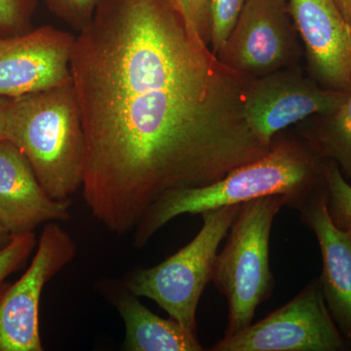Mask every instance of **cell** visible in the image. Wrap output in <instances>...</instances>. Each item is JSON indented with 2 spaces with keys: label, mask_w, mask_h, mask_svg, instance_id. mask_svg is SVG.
<instances>
[{
  "label": "cell",
  "mask_w": 351,
  "mask_h": 351,
  "mask_svg": "<svg viewBox=\"0 0 351 351\" xmlns=\"http://www.w3.org/2000/svg\"><path fill=\"white\" fill-rule=\"evenodd\" d=\"M82 193L108 232H134L180 189L213 184L271 149L247 123L251 78L217 59L172 0H103L75 36Z\"/></svg>",
  "instance_id": "1"
},
{
  "label": "cell",
  "mask_w": 351,
  "mask_h": 351,
  "mask_svg": "<svg viewBox=\"0 0 351 351\" xmlns=\"http://www.w3.org/2000/svg\"><path fill=\"white\" fill-rule=\"evenodd\" d=\"M321 158L302 141L276 137L265 156L207 186L172 191L157 200L134 230V246L143 247L164 226L182 215H201L248 201L284 196L299 208L323 186Z\"/></svg>",
  "instance_id": "2"
},
{
  "label": "cell",
  "mask_w": 351,
  "mask_h": 351,
  "mask_svg": "<svg viewBox=\"0 0 351 351\" xmlns=\"http://www.w3.org/2000/svg\"><path fill=\"white\" fill-rule=\"evenodd\" d=\"M6 140L53 199L69 200L82 189L84 134L73 83L11 98Z\"/></svg>",
  "instance_id": "3"
},
{
  "label": "cell",
  "mask_w": 351,
  "mask_h": 351,
  "mask_svg": "<svg viewBox=\"0 0 351 351\" xmlns=\"http://www.w3.org/2000/svg\"><path fill=\"white\" fill-rule=\"evenodd\" d=\"M287 198L274 195L241 204L226 246L215 258L211 281L228 304L225 337L253 324L256 311L274 292L269 239L274 218Z\"/></svg>",
  "instance_id": "4"
},
{
  "label": "cell",
  "mask_w": 351,
  "mask_h": 351,
  "mask_svg": "<svg viewBox=\"0 0 351 351\" xmlns=\"http://www.w3.org/2000/svg\"><path fill=\"white\" fill-rule=\"evenodd\" d=\"M241 205L201 214L203 226L184 248L151 269L138 270L127 284L129 292L156 302L170 317L196 334V311L211 281L219 245L225 239Z\"/></svg>",
  "instance_id": "5"
},
{
  "label": "cell",
  "mask_w": 351,
  "mask_h": 351,
  "mask_svg": "<svg viewBox=\"0 0 351 351\" xmlns=\"http://www.w3.org/2000/svg\"><path fill=\"white\" fill-rule=\"evenodd\" d=\"M351 348L328 309L319 279L267 317L223 337L212 351H345Z\"/></svg>",
  "instance_id": "6"
},
{
  "label": "cell",
  "mask_w": 351,
  "mask_h": 351,
  "mask_svg": "<svg viewBox=\"0 0 351 351\" xmlns=\"http://www.w3.org/2000/svg\"><path fill=\"white\" fill-rule=\"evenodd\" d=\"M302 54L287 0H248L216 57L253 80L295 66Z\"/></svg>",
  "instance_id": "7"
},
{
  "label": "cell",
  "mask_w": 351,
  "mask_h": 351,
  "mask_svg": "<svg viewBox=\"0 0 351 351\" xmlns=\"http://www.w3.org/2000/svg\"><path fill=\"white\" fill-rule=\"evenodd\" d=\"M75 242L56 221L44 228L31 265L0 288V351H43L39 304L48 281L75 257Z\"/></svg>",
  "instance_id": "8"
},
{
  "label": "cell",
  "mask_w": 351,
  "mask_h": 351,
  "mask_svg": "<svg viewBox=\"0 0 351 351\" xmlns=\"http://www.w3.org/2000/svg\"><path fill=\"white\" fill-rule=\"evenodd\" d=\"M350 94L321 86L295 64L250 80L245 119L263 144L272 145L279 132L307 117L334 112Z\"/></svg>",
  "instance_id": "9"
},
{
  "label": "cell",
  "mask_w": 351,
  "mask_h": 351,
  "mask_svg": "<svg viewBox=\"0 0 351 351\" xmlns=\"http://www.w3.org/2000/svg\"><path fill=\"white\" fill-rule=\"evenodd\" d=\"M75 36L52 25L0 36V97L17 98L71 84Z\"/></svg>",
  "instance_id": "10"
},
{
  "label": "cell",
  "mask_w": 351,
  "mask_h": 351,
  "mask_svg": "<svg viewBox=\"0 0 351 351\" xmlns=\"http://www.w3.org/2000/svg\"><path fill=\"white\" fill-rule=\"evenodd\" d=\"M304 46L307 73L321 86L351 93V25L335 0H288Z\"/></svg>",
  "instance_id": "11"
},
{
  "label": "cell",
  "mask_w": 351,
  "mask_h": 351,
  "mask_svg": "<svg viewBox=\"0 0 351 351\" xmlns=\"http://www.w3.org/2000/svg\"><path fill=\"white\" fill-rule=\"evenodd\" d=\"M71 200H55L41 186L17 145L0 141V223L10 235L34 232L38 226L69 219Z\"/></svg>",
  "instance_id": "12"
},
{
  "label": "cell",
  "mask_w": 351,
  "mask_h": 351,
  "mask_svg": "<svg viewBox=\"0 0 351 351\" xmlns=\"http://www.w3.org/2000/svg\"><path fill=\"white\" fill-rule=\"evenodd\" d=\"M299 211L319 244L322 271L318 279L328 309L351 346V234L332 223L323 186Z\"/></svg>",
  "instance_id": "13"
},
{
  "label": "cell",
  "mask_w": 351,
  "mask_h": 351,
  "mask_svg": "<svg viewBox=\"0 0 351 351\" xmlns=\"http://www.w3.org/2000/svg\"><path fill=\"white\" fill-rule=\"evenodd\" d=\"M117 311L125 325L123 350L128 351H202L197 336L178 321L161 318L133 294L117 299Z\"/></svg>",
  "instance_id": "14"
},
{
  "label": "cell",
  "mask_w": 351,
  "mask_h": 351,
  "mask_svg": "<svg viewBox=\"0 0 351 351\" xmlns=\"http://www.w3.org/2000/svg\"><path fill=\"white\" fill-rule=\"evenodd\" d=\"M313 117L302 133L304 142L321 158L336 163L351 184V93L334 112Z\"/></svg>",
  "instance_id": "15"
},
{
  "label": "cell",
  "mask_w": 351,
  "mask_h": 351,
  "mask_svg": "<svg viewBox=\"0 0 351 351\" xmlns=\"http://www.w3.org/2000/svg\"><path fill=\"white\" fill-rule=\"evenodd\" d=\"M323 189L332 223L351 234V184L332 161L326 160L323 166Z\"/></svg>",
  "instance_id": "16"
},
{
  "label": "cell",
  "mask_w": 351,
  "mask_h": 351,
  "mask_svg": "<svg viewBox=\"0 0 351 351\" xmlns=\"http://www.w3.org/2000/svg\"><path fill=\"white\" fill-rule=\"evenodd\" d=\"M248 0H209L211 36L209 47L215 55L230 36Z\"/></svg>",
  "instance_id": "17"
},
{
  "label": "cell",
  "mask_w": 351,
  "mask_h": 351,
  "mask_svg": "<svg viewBox=\"0 0 351 351\" xmlns=\"http://www.w3.org/2000/svg\"><path fill=\"white\" fill-rule=\"evenodd\" d=\"M38 0H0V36L32 31Z\"/></svg>",
  "instance_id": "18"
},
{
  "label": "cell",
  "mask_w": 351,
  "mask_h": 351,
  "mask_svg": "<svg viewBox=\"0 0 351 351\" xmlns=\"http://www.w3.org/2000/svg\"><path fill=\"white\" fill-rule=\"evenodd\" d=\"M48 9L75 31L84 29L103 0H43Z\"/></svg>",
  "instance_id": "19"
},
{
  "label": "cell",
  "mask_w": 351,
  "mask_h": 351,
  "mask_svg": "<svg viewBox=\"0 0 351 351\" xmlns=\"http://www.w3.org/2000/svg\"><path fill=\"white\" fill-rule=\"evenodd\" d=\"M36 244L34 232L11 235L8 243L0 248V285L7 276L17 271L24 265Z\"/></svg>",
  "instance_id": "20"
},
{
  "label": "cell",
  "mask_w": 351,
  "mask_h": 351,
  "mask_svg": "<svg viewBox=\"0 0 351 351\" xmlns=\"http://www.w3.org/2000/svg\"><path fill=\"white\" fill-rule=\"evenodd\" d=\"M179 12L208 46L211 36L209 0H172Z\"/></svg>",
  "instance_id": "21"
},
{
  "label": "cell",
  "mask_w": 351,
  "mask_h": 351,
  "mask_svg": "<svg viewBox=\"0 0 351 351\" xmlns=\"http://www.w3.org/2000/svg\"><path fill=\"white\" fill-rule=\"evenodd\" d=\"M11 98L0 97V141L6 140V119Z\"/></svg>",
  "instance_id": "22"
},
{
  "label": "cell",
  "mask_w": 351,
  "mask_h": 351,
  "mask_svg": "<svg viewBox=\"0 0 351 351\" xmlns=\"http://www.w3.org/2000/svg\"><path fill=\"white\" fill-rule=\"evenodd\" d=\"M345 19L351 25V0H335Z\"/></svg>",
  "instance_id": "23"
},
{
  "label": "cell",
  "mask_w": 351,
  "mask_h": 351,
  "mask_svg": "<svg viewBox=\"0 0 351 351\" xmlns=\"http://www.w3.org/2000/svg\"><path fill=\"white\" fill-rule=\"evenodd\" d=\"M11 239V235L7 232L4 226L0 223V248L3 247L4 245L8 243L9 240Z\"/></svg>",
  "instance_id": "24"
}]
</instances>
